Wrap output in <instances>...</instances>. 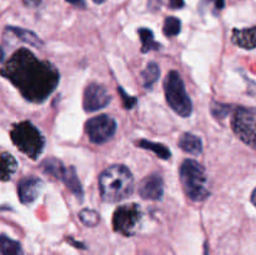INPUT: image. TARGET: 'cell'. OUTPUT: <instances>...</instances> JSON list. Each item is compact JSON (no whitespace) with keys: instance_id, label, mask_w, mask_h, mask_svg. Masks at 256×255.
Listing matches in <instances>:
<instances>
[{"instance_id":"1","label":"cell","mask_w":256,"mask_h":255,"mask_svg":"<svg viewBox=\"0 0 256 255\" xmlns=\"http://www.w3.org/2000/svg\"><path fill=\"white\" fill-rule=\"evenodd\" d=\"M0 74L19 90L24 99L35 104L44 102L55 92L60 79L52 62L39 60L24 48L10 56Z\"/></svg>"},{"instance_id":"2","label":"cell","mask_w":256,"mask_h":255,"mask_svg":"<svg viewBox=\"0 0 256 255\" xmlns=\"http://www.w3.org/2000/svg\"><path fill=\"white\" fill-rule=\"evenodd\" d=\"M99 188L104 202H122L134 192V176L125 165H112L100 175Z\"/></svg>"},{"instance_id":"3","label":"cell","mask_w":256,"mask_h":255,"mask_svg":"<svg viewBox=\"0 0 256 255\" xmlns=\"http://www.w3.org/2000/svg\"><path fill=\"white\" fill-rule=\"evenodd\" d=\"M180 180L185 194L192 202H202L210 195L206 188V172L196 160L186 159L182 162L180 166Z\"/></svg>"},{"instance_id":"4","label":"cell","mask_w":256,"mask_h":255,"mask_svg":"<svg viewBox=\"0 0 256 255\" xmlns=\"http://www.w3.org/2000/svg\"><path fill=\"white\" fill-rule=\"evenodd\" d=\"M12 142L22 154L36 159L44 150L45 139L36 126L30 122H18L10 132Z\"/></svg>"},{"instance_id":"5","label":"cell","mask_w":256,"mask_h":255,"mask_svg":"<svg viewBox=\"0 0 256 255\" xmlns=\"http://www.w3.org/2000/svg\"><path fill=\"white\" fill-rule=\"evenodd\" d=\"M164 92L168 104L178 115L189 118L192 112V102L185 90L184 82L178 72L172 70L165 78Z\"/></svg>"},{"instance_id":"6","label":"cell","mask_w":256,"mask_h":255,"mask_svg":"<svg viewBox=\"0 0 256 255\" xmlns=\"http://www.w3.org/2000/svg\"><path fill=\"white\" fill-rule=\"evenodd\" d=\"M255 120L256 114L254 108L239 106L234 110L232 118V128L234 134L245 144L255 148L256 134H255Z\"/></svg>"},{"instance_id":"7","label":"cell","mask_w":256,"mask_h":255,"mask_svg":"<svg viewBox=\"0 0 256 255\" xmlns=\"http://www.w3.org/2000/svg\"><path fill=\"white\" fill-rule=\"evenodd\" d=\"M142 220V210L138 204H126L118 208L112 215V228L116 232L132 236Z\"/></svg>"},{"instance_id":"8","label":"cell","mask_w":256,"mask_h":255,"mask_svg":"<svg viewBox=\"0 0 256 255\" xmlns=\"http://www.w3.org/2000/svg\"><path fill=\"white\" fill-rule=\"evenodd\" d=\"M85 132L94 144H104L109 142L116 132V122L109 115H98L85 124Z\"/></svg>"},{"instance_id":"9","label":"cell","mask_w":256,"mask_h":255,"mask_svg":"<svg viewBox=\"0 0 256 255\" xmlns=\"http://www.w3.org/2000/svg\"><path fill=\"white\" fill-rule=\"evenodd\" d=\"M110 100H112V96L106 88L96 82H92L84 90L82 106L86 112H94L109 105Z\"/></svg>"},{"instance_id":"10","label":"cell","mask_w":256,"mask_h":255,"mask_svg":"<svg viewBox=\"0 0 256 255\" xmlns=\"http://www.w3.org/2000/svg\"><path fill=\"white\" fill-rule=\"evenodd\" d=\"M139 194L142 199L160 200L164 195V180L160 175L152 174L140 182Z\"/></svg>"},{"instance_id":"11","label":"cell","mask_w":256,"mask_h":255,"mask_svg":"<svg viewBox=\"0 0 256 255\" xmlns=\"http://www.w3.org/2000/svg\"><path fill=\"white\" fill-rule=\"evenodd\" d=\"M42 189V182L36 178L30 176L20 180L19 185H18V194H19L20 202L22 204H30V202H35Z\"/></svg>"},{"instance_id":"12","label":"cell","mask_w":256,"mask_h":255,"mask_svg":"<svg viewBox=\"0 0 256 255\" xmlns=\"http://www.w3.org/2000/svg\"><path fill=\"white\" fill-rule=\"evenodd\" d=\"M60 180H62V182L66 185L68 189L79 199V202H82V198H84V190H82V182H80L79 178H78V172L76 170H75V168L65 166V170L64 172H62V176Z\"/></svg>"},{"instance_id":"13","label":"cell","mask_w":256,"mask_h":255,"mask_svg":"<svg viewBox=\"0 0 256 255\" xmlns=\"http://www.w3.org/2000/svg\"><path fill=\"white\" fill-rule=\"evenodd\" d=\"M232 42L238 46L242 48V49L252 50L254 49L256 42H255V28H249V29H242L232 32Z\"/></svg>"},{"instance_id":"14","label":"cell","mask_w":256,"mask_h":255,"mask_svg":"<svg viewBox=\"0 0 256 255\" xmlns=\"http://www.w3.org/2000/svg\"><path fill=\"white\" fill-rule=\"evenodd\" d=\"M179 146L182 152L192 155H199L202 152V142L199 136L190 132H185L180 136Z\"/></svg>"},{"instance_id":"15","label":"cell","mask_w":256,"mask_h":255,"mask_svg":"<svg viewBox=\"0 0 256 255\" xmlns=\"http://www.w3.org/2000/svg\"><path fill=\"white\" fill-rule=\"evenodd\" d=\"M18 169V162L10 152H2L0 155V180L8 182L12 179Z\"/></svg>"},{"instance_id":"16","label":"cell","mask_w":256,"mask_h":255,"mask_svg":"<svg viewBox=\"0 0 256 255\" xmlns=\"http://www.w3.org/2000/svg\"><path fill=\"white\" fill-rule=\"evenodd\" d=\"M5 32L14 35V36H16L19 40L26 42V44L32 45V46L40 48L42 45V42L40 40V38L36 34H34L32 32H30V30H25V29H22V28H16V26H6Z\"/></svg>"},{"instance_id":"17","label":"cell","mask_w":256,"mask_h":255,"mask_svg":"<svg viewBox=\"0 0 256 255\" xmlns=\"http://www.w3.org/2000/svg\"><path fill=\"white\" fill-rule=\"evenodd\" d=\"M40 168H42L44 174L59 180L62 179V172H64L65 170L64 164H62L59 159H56V158H49V159H45L44 162H42V165H40Z\"/></svg>"},{"instance_id":"18","label":"cell","mask_w":256,"mask_h":255,"mask_svg":"<svg viewBox=\"0 0 256 255\" xmlns=\"http://www.w3.org/2000/svg\"><path fill=\"white\" fill-rule=\"evenodd\" d=\"M0 255H24L19 242L12 239L8 235H0Z\"/></svg>"},{"instance_id":"19","label":"cell","mask_w":256,"mask_h":255,"mask_svg":"<svg viewBox=\"0 0 256 255\" xmlns=\"http://www.w3.org/2000/svg\"><path fill=\"white\" fill-rule=\"evenodd\" d=\"M139 32L140 40H142V52H149L152 50H159L162 48V44L155 42L154 34L150 29L148 28H140L138 30Z\"/></svg>"},{"instance_id":"20","label":"cell","mask_w":256,"mask_h":255,"mask_svg":"<svg viewBox=\"0 0 256 255\" xmlns=\"http://www.w3.org/2000/svg\"><path fill=\"white\" fill-rule=\"evenodd\" d=\"M138 145H139L142 149L145 150H150V152H155L160 159L168 160L170 156H172V152H170L169 148L166 145L159 144V142H149V140H139L138 142Z\"/></svg>"},{"instance_id":"21","label":"cell","mask_w":256,"mask_h":255,"mask_svg":"<svg viewBox=\"0 0 256 255\" xmlns=\"http://www.w3.org/2000/svg\"><path fill=\"white\" fill-rule=\"evenodd\" d=\"M142 84L145 89H150L160 78V68L156 62H149L142 72Z\"/></svg>"},{"instance_id":"22","label":"cell","mask_w":256,"mask_h":255,"mask_svg":"<svg viewBox=\"0 0 256 255\" xmlns=\"http://www.w3.org/2000/svg\"><path fill=\"white\" fill-rule=\"evenodd\" d=\"M182 30V22L176 16H168L164 22L162 32L166 36H175Z\"/></svg>"},{"instance_id":"23","label":"cell","mask_w":256,"mask_h":255,"mask_svg":"<svg viewBox=\"0 0 256 255\" xmlns=\"http://www.w3.org/2000/svg\"><path fill=\"white\" fill-rule=\"evenodd\" d=\"M79 218L82 222L86 226H96L100 222V216L95 210L92 209H84L79 212Z\"/></svg>"},{"instance_id":"24","label":"cell","mask_w":256,"mask_h":255,"mask_svg":"<svg viewBox=\"0 0 256 255\" xmlns=\"http://www.w3.org/2000/svg\"><path fill=\"white\" fill-rule=\"evenodd\" d=\"M232 112V108L229 105L222 104V102H212V112L215 116V119H222Z\"/></svg>"},{"instance_id":"25","label":"cell","mask_w":256,"mask_h":255,"mask_svg":"<svg viewBox=\"0 0 256 255\" xmlns=\"http://www.w3.org/2000/svg\"><path fill=\"white\" fill-rule=\"evenodd\" d=\"M118 90H119V94L122 95V102H124L125 109H132V108H134L138 102L136 98L128 95L122 86H119V89Z\"/></svg>"},{"instance_id":"26","label":"cell","mask_w":256,"mask_h":255,"mask_svg":"<svg viewBox=\"0 0 256 255\" xmlns=\"http://www.w3.org/2000/svg\"><path fill=\"white\" fill-rule=\"evenodd\" d=\"M170 9H182L185 6L184 0H169Z\"/></svg>"},{"instance_id":"27","label":"cell","mask_w":256,"mask_h":255,"mask_svg":"<svg viewBox=\"0 0 256 255\" xmlns=\"http://www.w3.org/2000/svg\"><path fill=\"white\" fill-rule=\"evenodd\" d=\"M149 2V9L155 12V10H159L160 5H162V0H148Z\"/></svg>"},{"instance_id":"28","label":"cell","mask_w":256,"mask_h":255,"mask_svg":"<svg viewBox=\"0 0 256 255\" xmlns=\"http://www.w3.org/2000/svg\"><path fill=\"white\" fill-rule=\"evenodd\" d=\"M65 2H68L69 4H72V5H74V6L80 8V9H84V8L86 6V4H85L84 0H65Z\"/></svg>"},{"instance_id":"29","label":"cell","mask_w":256,"mask_h":255,"mask_svg":"<svg viewBox=\"0 0 256 255\" xmlns=\"http://www.w3.org/2000/svg\"><path fill=\"white\" fill-rule=\"evenodd\" d=\"M24 4L29 8H36L42 4V0H24Z\"/></svg>"},{"instance_id":"30","label":"cell","mask_w":256,"mask_h":255,"mask_svg":"<svg viewBox=\"0 0 256 255\" xmlns=\"http://www.w3.org/2000/svg\"><path fill=\"white\" fill-rule=\"evenodd\" d=\"M216 8L218 9H222V8H224V0H216Z\"/></svg>"},{"instance_id":"31","label":"cell","mask_w":256,"mask_h":255,"mask_svg":"<svg viewBox=\"0 0 256 255\" xmlns=\"http://www.w3.org/2000/svg\"><path fill=\"white\" fill-rule=\"evenodd\" d=\"M2 59H4V52H2V49L0 48V62H2Z\"/></svg>"},{"instance_id":"32","label":"cell","mask_w":256,"mask_h":255,"mask_svg":"<svg viewBox=\"0 0 256 255\" xmlns=\"http://www.w3.org/2000/svg\"><path fill=\"white\" fill-rule=\"evenodd\" d=\"M94 2H96V4H102V2H104L105 0H92Z\"/></svg>"},{"instance_id":"33","label":"cell","mask_w":256,"mask_h":255,"mask_svg":"<svg viewBox=\"0 0 256 255\" xmlns=\"http://www.w3.org/2000/svg\"><path fill=\"white\" fill-rule=\"evenodd\" d=\"M204 2H212V0H204Z\"/></svg>"}]
</instances>
